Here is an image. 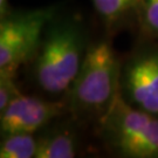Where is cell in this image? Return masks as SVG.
<instances>
[{
	"label": "cell",
	"mask_w": 158,
	"mask_h": 158,
	"mask_svg": "<svg viewBox=\"0 0 158 158\" xmlns=\"http://www.w3.org/2000/svg\"><path fill=\"white\" fill-rule=\"evenodd\" d=\"M18 89L14 75H0V111H2L18 95Z\"/></svg>",
	"instance_id": "11"
},
{
	"label": "cell",
	"mask_w": 158,
	"mask_h": 158,
	"mask_svg": "<svg viewBox=\"0 0 158 158\" xmlns=\"http://www.w3.org/2000/svg\"><path fill=\"white\" fill-rule=\"evenodd\" d=\"M88 45L80 20L72 17L53 18L33 56L34 80L40 89L47 95L67 96Z\"/></svg>",
	"instance_id": "1"
},
{
	"label": "cell",
	"mask_w": 158,
	"mask_h": 158,
	"mask_svg": "<svg viewBox=\"0 0 158 158\" xmlns=\"http://www.w3.org/2000/svg\"><path fill=\"white\" fill-rule=\"evenodd\" d=\"M107 144L127 158H158V116L127 102L121 93L101 118Z\"/></svg>",
	"instance_id": "3"
},
{
	"label": "cell",
	"mask_w": 158,
	"mask_h": 158,
	"mask_svg": "<svg viewBox=\"0 0 158 158\" xmlns=\"http://www.w3.org/2000/svg\"><path fill=\"white\" fill-rule=\"evenodd\" d=\"M77 153V138L73 130L56 127L38 136L35 158H74Z\"/></svg>",
	"instance_id": "8"
},
{
	"label": "cell",
	"mask_w": 158,
	"mask_h": 158,
	"mask_svg": "<svg viewBox=\"0 0 158 158\" xmlns=\"http://www.w3.org/2000/svg\"><path fill=\"white\" fill-rule=\"evenodd\" d=\"M12 13L8 0H0V19H4Z\"/></svg>",
	"instance_id": "12"
},
{
	"label": "cell",
	"mask_w": 158,
	"mask_h": 158,
	"mask_svg": "<svg viewBox=\"0 0 158 158\" xmlns=\"http://www.w3.org/2000/svg\"><path fill=\"white\" fill-rule=\"evenodd\" d=\"M107 32L115 33L138 20L142 0H90Z\"/></svg>",
	"instance_id": "7"
},
{
	"label": "cell",
	"mask_w": 158,
	"mask_h": 158,
	"mask_svg": "<svg viewBox=\"0 0 158 158\" xmlns=\"http://www.w3.org/2000/svg\"><path fill=\"white\" fill-rule=\"evenodd\" d=\"M119 93L130 104L158 116V44L142 46L122 63Z\"/></svg>",
	"instance_id": "5"
},
{
	"label": "cell",
	"mask_w": 158,
	"mask_h": 158,
	"mask_svg": "<svg viewBox=\"0 0 158 158\" xmlns=\"http://www.w3.org/2000/svg\"><path fill=\"white\" fill-rule=\"evenodd\" d=\"M137 23L145 35L158 39V0H142Z\"/></svg>",
	"instance_id": "10"
},
{
	"label": "cell",
	"mask_w": 158,
	"mask_h": 158,
	"mask_svg": "<svg viewBox=\"0 0 158 158\" xmlns=\"http://www.w3.org/2000/svg\"><path fill=\"white\" fill-rule=\"evenodd\" d=\"M56 15L54 7L12 12L0 19V75H14L23 63L32 60L45 29Z\"/></svg>",
	"instance_id": "4"
},
{
	"label": "cell",
	"mask_w": 158,
	"mask_h": 158,
	"mask_svg": "<svg viewBox=\"0 0 158 158\" xmlns=\"http://www.w3.org/2000/svg\"><path fill=\"white\" fill-rule=\"evenodd\" d=\"M121 67L108 40L88 45L80 72L68 93L67 107L80 117L101 119L119 93Z\"/></svg>",
	"instance_id": "2"
},
{
	"label": "cell",
	"mask_w": 158,
	"mask_h": 158,
	"mask_svg": "<svg viewBox=\"0 0 158 158\" xmlns=\"http://www.w3.org/2000/svg\"><path fill=\"white\" fill-rule=\"evenodd\" d=\"M38 136L28 132H12L2 135L0 143L1 158H35Z\"/></svg>",
	"instance_id": "9"
},
{
	"label": "cell",
	"mask_w": 158,
	"mask_h": 158,
	"mask_svg": "<svg viewBox=\"0 0 158 158\" xmlns=\"http://www.w3.org/2000/svg\"><path fill=\"white\" fill-rule=\"evenodd\" d=\"M67 104L20 93L0 111L1 135L12 132L36 134L63 113Z\"/></svg>",
	"instance_id": "6"
}]
</instances>
